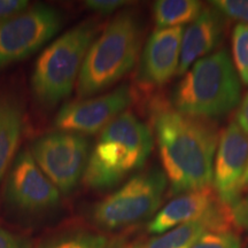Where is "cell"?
I'll use <instances>...</instances> for the list:
<instances>
[{
    "mask_svg": "<svg viewBox=\"0 0 248 248\" xmlns=\"http://www.w3.org/2000/svg\"><path fill=\"white\" fill-rule=\"evenodd\" d=\"M210 5L224 17L248 24V0H215Z\"/></svg>",
    "mask_w": 248,
    "mask_h": 248,
    "instance_id": "obj_21",
    "label": "cell"
},
{
    "mask_svg": "<svg viewBox=\"0 0 248 248\" xmlns=\"http://www.w3.org/2000/svg\"><path fill=\"white\" fill-rule=\"evenodd\" d=\"M232 61L240 80L248 85V24L238 23L232 31Z\"/></svg>",
    "mask_w": 248,
    "mask_h": 248,
    "instance_id": "obj_19",
    "label": "cell"
},
{
    "mask_svg": "<svg viewBox=\"0 0 248 248\" xmlns=\"http://www.w3.org/2000/svg\"><path fill=\"white\" fill-rule=\"evenodd\" d=\"M98 32L97 21L86 20L68 30L43 51L31 77V90L40 105L53 107L70 94Z\"/></svg>",
    "mask_w": 248,
    "mask_h": 248,
    "instance_id": "obj_5",
    "label": "cell"
},
{
    "mask_svg": "<svg viewBox=\"0 0 248 248\" xmlns=\"http://www.w3.org/2000/svg\"><path fill=\"white\" fill-rule=\"evenodd\" d=\"M247 164L248 135L232 121L219 136L212 183L219 201L230 208L240 200V184Z\"/></svg>",
    "mask_w": 248,
    "mask_h": 248,
    "instance_id": "obj_11",
    "label": "cell"
},
{
    "mask_svg": "<svg viewBox=\"0 0 248 248\" xmlns=\"http://www.w3.org/2000/svg\"><path fill=\"white\" fill-rule=\"evenodd\" d=\"M29 7L26 0H0V22L14 16Z\"/></svg>",
    "mask_w": 248,
    "mask_h": 248,
    "instance_id": "obj_23",
    "label": "cell"
},
{
    "mask_svg": "<svg viewBox=\"0 0 248 248\" xmlns=\"http://www.w3.org/2000/svg\"><path fill=\"white\" fill-rule=\"evenodd\" d=\"M0 248H32L26 238L0 228Z\"/></svg>",
    "mask_w": 248,
    "mask_h": 248,
    "instance_id": "obj_25",
    "label": "cell"
},
{
    "mask_svg": "<svg viewBox=\"0 0 248 248\" xmlns=\"http://www.w3.org/2000/svg\"><path fill=\"white\" fill-rule=\"evenodd\" d=\"M126 4L128 1H122V0H88L85 1L86 7L100 15L114 13Z\"/></svg>",
    "mask_w": 248,
    "mask_h": 248,
    "instance_id": "obj_22",
    "label": "cell"
},
{
    "mask_svg": "<svg viewBox=\"0 0 248 248\" xmlns=\"http://www.w3.org/2000/svg\"><path fill=\"white\" fill-rule=\"evenodd\" d=\"M29 151L46 177L66 195L83 179L91 153L86 136L61 130L35 139Z\"/></svg>",
    "mask_w": 248,
    "mask_h": 248,
    "instance_id": "obj_7",
    "label": "cell"
},
{
    "mask_svg": "<svg viewBox=\"0 0 248 248\" xmlns=\"http://www.w3.org/2000/svg\"><path fill=\"white\" fill-rule=\"evenodd\" d=\"M142 24L135 12L115 15L90 46L76 88L80 99L115 85L135 67L141 49Z\"/></svg>",
    "mask_w": 248,
    "mask_h": 248,
    "instance_id": "obj_4",
    "label": "cell"
},
{
    "mask_svg": "<svg viewBox=\"0 0 248 248\" xmlns=\"http://www.w3.org/2000/svg\"><path fill=\"white\" fill-rule=\"evenodd\" d=\"M235 123L240 126L245 133L248 135V92L243 100L240 101L237 116H235Z\"/></svg>",
    "mask_w": 248,
    "mask_h": 248,
    "instance_id": "obj_26",
    "label": "cell"
},
{
    "mask_svg": "<svg viewBox=\"0 0 248 248\" xmlns=\"http://www.w3.org/2000/svg\"><path fill=\"white\" fill-rule=\"evenodd\" d=\"M168 181L157 167L135 173L93 206L92 222L105 231H120L156 215L161 209Z\"/></svg>",
    "mask_w": 248,
    "mask_h": 248,
    "instance_id": "obj_6",
    "label": "cell"
},
{
    "mask_svg": "<svg viewBox=\"0 0 248 248\" xmlns=\"http://www.w3.org/2000/svg\"><path fill=\"white\" fill-rule=\"evenodd\" d=\"M234 225L241 228L248 233V194L231 207Z\"/></svg>",
    "mask_w": 248,
    "mask_h": 248,
    "instance_id": "obj_24",
    "label": "cell"
},
{
    "mask_svg": "<svg viewBox=\"0 0 248 248\" xmlns=\"http://www.w3.org/2000/svg\"><path fill=\"white\" fill-rule=\"evenodd\" d=\"M232 225H234V223L231 208L224 206L212 215L155 235L135 248H191L204 232L215 229L232 228Z\"/></svg>",
    "mask_w": 248,
    "mask_h": 248,
    "instance_id": "obj_15",
    "label": "cell"
},
{
    "mask_svg": "<svg viewBox=\"0 0 248 248\" xmlns=\"http://www.w3.org/2000/svg\"><path fill=\"white\" fill-rule=\"evenodd\" d=\"M248 191V164L246 171L244 173V177L241 179V184H240V195L244 193V192Z\"/></svg>",
    "mask_w": 248,
    "mask_h": 248,
    "instance_id": "obj_27",
    "label": "cell"
},
{
    "mask_svg": "<svg viewBox=\"0 0 248 248\" xmlns=\"http://www.w3.org/2000/svg\"><path fill=\"white\" fill-rule=\"evenodd\" d=\"M36 248H108V240L88 230H69L46 238Z\"/></svg>",
    "mask_w": 248,
    "mask_h": 248,
    "instance_id": "obj_18",
    "label": "cell"
},
{
    "mask_svg": "<svg viewBox=\"0 0 248 248\" xmlns=\"http://www.w3.org/2000/svg\"><path fill=\"white\" fill-rule=\"evenodd\" d=\"M202 9L198 0H157L153 5L154 22L156 29L177 28L193 22Z\"/></svg>",
    "mask_w": 248,
    "mask_h": 248,
    "instance_id": "obj_17",
    "label": "cell"
},
{
    "mask_svg": "<svg viewBox=\"0 0 248 248\" xmlns=\"http://www.w3.org/2000/svg\"><path fill=\"white\" fill-rule=\"evenodd\" d=\"M151 114L170 194L181 195L212 185L219 139L216 125L179 113L162 100L153 102Z\"/></svg>",
    "mask_w": 248,
    "mask_h": 248,
    "instance_id": "obj_1",
    "label": "cell"
},
{
    "mask_svg": "<svg viewBox=\"0 0 248 248\" xmlns=\"http://www.w3.org/2000/svg\"><path fill=\"white\" fill-rule=\"evenodd\" d=\"M61 193L46 177L29 150L13 160L5 184V200L11 208L24 215L51 212L60 203Z\"/></svg>",
    "mask_w": 248,
    "mask_h": 248,
    "instance_id": "obj_9",
    "label": "cell"
},
{
    "mask_svg": "<svg viewBox=\"0 0 248 248\" xmlns=\"http://www.w3.org/2000/svg\"><path fill=\"white\" fill-rule=\"evenodd\" d=\"M61 26V13L47 5L28 7L0 22V69L36 53Z\"/></svg>",
    "mask_w": 248,
    "mask_h": 248,
    "instance_id": "obj_8",
    "label": "cell"
},
{
    "mask_svg": "<svg viewBox=\"0 0 248 248\" xmlns=\"http://www.w3.org/2000/svg\"><path fill=\"white\" fill-rule=\"evenodd\" d=\"M183 28L156 29L148 37L139 59L136 79L142 89L162 88L178 73Z\"/></svg>",
    "mask_w": 248,
    "mask_h": 248,
    "instance_id": "obj_12",
    "label": "cell"
},
{
    "mask_svg": "<svg viewBox=\"0 0 248 248\" xmlns=\"http://www.w3.org/2000/svg\"><path fill=\"white\" fill-rule=\"evenodd\" d=\"M213 186L177 195L164 204L148 224V232L159 235L179 225L212 215L223 208Z\"/></svg>",
    "mask_w": 248,
    "mask_h": 248,
    "instance_id": "obj_13",
    "label": "cell"
},
{
    "mask_svg": "<svg viewBox=\"0 0 248 248\" xmlns=\"http://www.w3.org/2000/svg\"><path fill=\"white\" fill-rule=\"evenodd\" d=\"M241 238L232 228L209 230L191 248H241Z\"/></svg>",
    "mask_w": 248,
    "mask_h": 248,
    "instance_id": "obj_20",
    "label": "cell"
},
{
    "mask_svg": "<svg viewBox=\"0 0 248 248\" xmlns=\"http://www.w3.org/2000/svg\"><path fill=\"white\" fill-rule=\"evenodd\" d=\"M224 32L225 17L213 6L203 8L183 32L177 75H184L198 60L214 53L221 44Z\"/></svg>",
    "mask_w": 248,
    "mask_h": 248,
    "instance_id": "obj_14",
    "label": "cell"
},
{
    "mask_svg": "<svg viewBox=\"0 0 248 248\" xmlns=\"http://www.w3.org/2000/svg\"><path fill=\"white\" fill-rule=\"evenodd\" d=\"M24 122V107L13 94H0V182L11 168Z\"/></svg>",
    "mask_w": 248,
    "mask_h": 248,
    "instance_id": "obj_16",
    "label": "cell"
},
{
    "mask_svg": "<svg viewBox=\"0 0 248 248\" xmlns=\"http://www.w3.org/2000/svg\"><path fill=\"white\" fill-rule=\"evenodd\" d=\"M153 146L150 126L132 111H124L100 132L90 153L83 183L94 191L115 187L144 168Z\"/></svg>",
    "mask_w": 248,
    "mask_h": 248,
    "instance_id": "obj_2",
    "label": "cell"
},
{
    "mask_svg": "<svg viewBox=\"0 0 248 248\" xmlns=\"http://www.w3.org/2000/svg\"><path fill=\"white\" fill-rule=\"evenodd\" d=\"M133 94L128 85L113 91L66 104L55 117V128L61 131L88 136L102 131L111 121L126 111Z\"/></svg>",
    "mask_w": 248,
    "mask_h": 248,
    "instance_id": "obj_10",
    "label": "cell"
},
{
    "mask_svg": "<svg viewBox=\"0 0 248 248\" xmlns=\"http://www.w3.org/2000/svg\"><path fill=\"white\" fill-rule=\"evenodd\" d=\"M173 89L171 106L202 120L228 115L241 101V80L226 49H218L191 66Z\"/></svg>",
    "mask_w": 248,
    "mask_h": 248,
    "instance_id": "obj_3",
    "label": "cell"
}]
</instances>
